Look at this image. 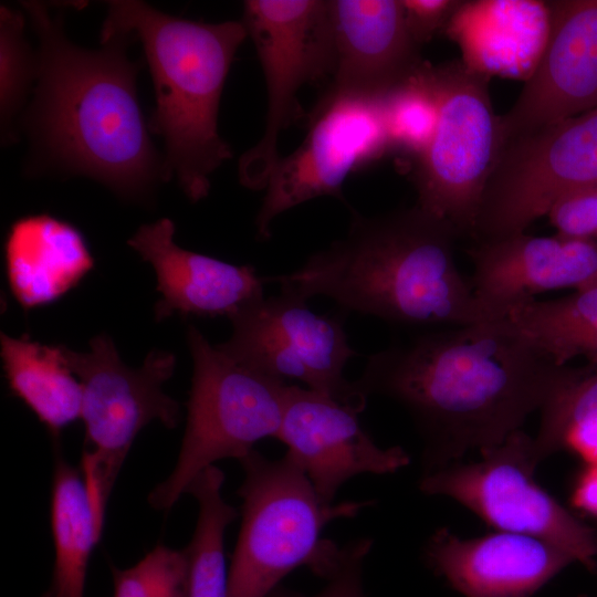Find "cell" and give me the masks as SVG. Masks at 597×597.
Masks as SVG:
<instances>
[{
    "label": "cell",
    "mask_w": 597,
    "mask_h": 597,
    "mask_svg": "<svg viewBox=\"0 0 597 597\" xmlns=\"http://www.w3.org/2000/svg\"><path fill=\"white\" fill-rule=\"evenodd\" d=\"M577 369L504 317L419 331L371 354L353 389L406 408L423 437L428 473L521 430Z\"/></svg>",
    "instance_id": "1"
},
{
    "label": "cell",
    "mask_w": 597,
    "mask_h": 597,
    "mask_svg": "<svg viewBox=\"0 0 597 597\" xmlns=\"http://www.w3.org/2000/svg\"><path fill=\"white\" fill-rule=\"evenodd\" d=\"M22 7L36 33V86L25 123L51 164L90 177L124 198H139L163 179L127 56L130 35L101 34V48L71 42L45 4Z\"/></svg>",
    "instance_id": "2"
},
{
    "label": "cell",
    "mask_w": 597,
    "mask_h": 597,
    "mask_svg": "<svg viewBox=\"0 0 597 597\" xmlns=\"http://www.w3.org/2000/svg\"><path fill=\"white\" fill-rule=\"evenodd\" d=\"M460 235L418 205L374 217L355 213L345 238L266 281L306 301L324 295L342 311L418 331L489 321L455 264Z\"/></svg>",
    "instance_id": "3"
},
{
    "label": "cell",
    "mask_w": 597,
    "mask_h": 597,
    "mask_svg": "<svg viewBox=\"0 0 597 597\" xmlns=\"http://www.w3.org/2000/svg\"><path fill=\"white\" fill-rule=\"evenodd\" d=\"M102 34L138 40L155 92L149 130L163 138V177H175L191 201L206 198L211 175L232 157L218 130L220 97L247 39L242 21L177 18L137 0L108 2Z\"/></svg>",
    "instance_id": "4"
},
{
    "label": "cell",
    "mask_w": 597,
    "mask_h": 597,
    "mask_svg": "<svg viewBox=\"0 0 597 597\" xmlns=\"http://www.w3.org/2000/svg\"><path fill=\"white\" fill-rule=\"evenodd\" d=\"M244 478L241 527L229 569V597H266L293 569L327 579L344 546L321 537L333 520L352 517L366 502L326 504L286 452L269 459L255 449L239 460Z\"/></svg>",
    "instance_id": "5"
},
{
    "label": "cell",
    "mask_w": 597,
    "mask_h": 597,
    "mask_svg": "<svg viewBox=\"0 0 597 597\" xmlns=\"http://www.w3.org/2000/svg\"><path fill=\"white\" fill-rule=\"evenodd\" d=\"M193 373L187 426L177 463L148 503L168 511L192 480L222 459L245 457L264 438H276L287 386L230 358L195 327L188 328Z\"/></svg>",
    "instance_id": "6"
},
{
    "label": "cell",
    "mask_w": 597,
    "mask_h": 597,
    "mask_svg": "<svg viewBox=\"0 0 597 597\" xmlns=\"http://www.w3.org/2000/svg\"><path fill=\"white\" fill-rule=\"evenodd\" d=\"M436 105L431 138L417 157V205L471 235L484 187L502 148L489 81L465 62H423L418 71Z\"/></svg>",
    "instance_id": "7"
},
{
    "label": "cell",
    "mask_w": 597,
    "mask_h": 597,
    "mask_svg": "<svg viewBox=\"0 0 597 597\" xmlns=\"http://www.w3.org/2000/svg\"><path fill=\"white\" fill-rule=\"evenodd\" d=\"M62 350L82 386L83 478L103 522L107 499L138 432L154 419L167 428L178 425L179 404L163 390L176 358L168 352L151 350L139 368H130L105 334L91 339L88 352L64 346Z\"/></svg>",
    "instance_id": "8"
},
{
    "label": "cell",
    "mask_w": 597,
    "mask_h": 597,
    "mask_svg": "<svg viewBox=\"0 0 597 597\" xmlns=\"http://www.w3.org/2000/svg\"><path fill=\"white\" fill-rule=\"evenodd\" d=\"M481 460L423 473L420 490L453 499L498 531L537 537L597 574V528L568 511L535 479L533 437L522 430L483 449Z\"/></svg>",
    "instance_id": "9"
},
{
    "label": "cell",
    "mask_w": 597,
    "mask_h": 597,
    "mask_svg": "<svg viewBox=\"0 0 597 597\" xmlns=\"http://www.w3.org/2000/svg\"><path fill=\"white\" fill-rule=\"evenodd\" d=\"M597 186V107L503 144L481 198L475 242L525 232L563 197Z\"/></svg>",
    "instance_id": "10"
},
{
    "label": "cell",
    "mask_w": 597,
    "mask_h": 597,
    "mask_svg": "<svg viewBox=\"0 0 597 597\" xmlns=\"http://www.w3.org/2000/svg\"><path fill=\"white\" fill-rule=\"evenodd\" d=\"M242 22L264 73L268 112L262 137L240 157L238 175L241 185L260 190L281 158L282 132L302 114L298 91L332 76L329 0H248Z\"/></svg>",
    "instance_id": "11"
},
{
    "label": "cell",
    "mask_w": 597,
    "mask_h": 597,
    "mask_svg": "<svg viewBox=\"0 0 597 597\" xmlns=\"http://www.w3.org/2000/svg\"><path fill=\"white\" fill-rule=\"evenodd\" d=\"M286 291L261 297L232 315V334L216 345L233 360L266 376L296 379L345 404L366 402L344 376L357 355L344 329V314H316Z\"/></svg>",
    "instance_id": "12"
},
{
    "label": "cell",
    "mask_w": 597,
    "mask_h": 597,
    "mask_svg": "<svg viewBox=\"0 0 597 597\" xmlns=\"http://www.w3.org/2000/svg\"><path fill=\"white\" fill-rule=\"evenodd\" d=\"M388 149L380 98L324 96L312 112L300 147L273 169L255 218L261 240L271 237L274 219L321 196L344 200L342 186L354 170Z\"/></svg>",
    "instance_id": "13"
},
{
    "label": "cell",
    "mask_w": 597,
    "mask_h": 597,
    "mask_svg": "<svg viewBox=\"0 0 597 597\" xmlns=\"http://www.w3.org/2000/svg\"><path fill=\"white\" fill-rule=\"evenodd\" d=\"M542 52L513 106L500 116L502 146L597 107V0L549 1Z\"/></svg>",
    "instance_id": "14"
},
{
    "label": "cell",
    "mask_w": 597,
    "mask_h": 597,
    "mask_svg": "<svg viewBox=\"0 0 597 597\" xmlns=\"http://www.w3.org/2000/svg\"><path fill=\"white\" fill-rule=\"evenodd\" d=\"M365 406L287 386L275 439L286 446V453L326 504H334L336 493L349 479L364 473H394L410 462L401 447L381 448L375 443L359 421Z\"/></svg>",
    "instance_id": "15"
},
{
    "label": "cell",
    "mask_w": 597,
    "mask_h": 597,
    "mask_svg": "<svg viewBox=\"0 0 597 597\" xmlns=\"http://www.w3.org/2000/svg\"><path fill=\"white\" fill-rule=\"evenodd\" d=\"M473 294L491 320L543 292L597 281V239L525 232L475 242L468 251Z\"/></svg>",
    "instance_id": "16"
},
{
    "label": "cell",
    "mask_w": 597,
    "mask_h": 597,
    "mask_svg": "<svg viewBox=\"0 0 597 597\" xmlns=\"http://www.w3.org/2000/svg\"><path fill=\"white\" fill-rule=\"evenodd\" d=\"M332 82L324 96L383 98L422 65L401 0H329Z\"/></svg>",
    "instance_id": "17"
},
{
    "label": "cell",
    "mask_w": 597,
    "mask_h": 597,
    "mask_svg": "<svg viewBox=\"0 0 597 597\" xmlns=\"http://www.w3.org/2000/svg\"><path fill=\"white\" fill-rule=\"evenodd\" d=\"M426 558L464 597H532L575 559L564 549L530 535L496 531L462 538L439 528Z\"/></svg>",
    "instance_id": "18"
},
{
    "label": "cell",
    "mask_w": 597,
    "mask_h": 597,
    "mask_svg": "<svg viewBox=\"0 0 597 597\" xmlns=\"http://www.w3.org/2000/svg\"><path fill=\"white\" fill-rule=\"evenodd\" d=\"M174 234V222L163 218L140 226L128 240V245L155 270L161 293L155 305L158 322L174 314L230 318L264 296V280L254 268L182 249Z\"/></svg>",
    "instance_id": "19"
},
{
    "label": "cell",
    "mask_w": 597,
    "mask_h": 597,
    "mask_svg": "<svg viewBox=\"0 0 597 597\" xmlns=\"http://www.w3.org/2000/svg\"><path fill=\"white\" fill-rule=\"evenodd\" d=\"M4 259L11 292L23 308L61 298L94 266L80 230L44 213L22 217L12 223Z\"/></svg>",
    "instance_id": "20"
},
{
    "label": "cell",
    "mask_w": 597,
    "mask_h": 597,
    "mask_svg": "<svg viewBox=\"0 0 597 597\" xmlns=\"http://www.w3.org/2000/svg\"><path fill=\"white\" fill-rule=\"evenodd\" d=\"M1 358L9 387L46 426L57 433L81 418L83 391L67 365L62 346H49L1 334Z\"/></svg>",
    "instance_id": "21"
},
{
    "label": "cell",
    "mask_w": 597,
    "mask_h": 597,
    "mask_svg": "<svg viewBox=\"0 0 597 597\" xmlns=\"http://www.w3.org/2000/svg\"><path fill=\"white\" fill-rule=\"evenodd\" d=\"M51 527L55 562L51 585L42 597H84L90 555L103 525L85 479L61 458L53 475Z\"/></svg>",
    "instance_id": "22"
},
{
    "label": "cell",
    "mask_w": 597,
    "mask_h": 597,
    "mask_svg": "<svg viewBox=\"0 0 597 597\" xmlns=\"http://www.w3.org/2000/svg\"><path fill=\"white\" fill-rule=\"evenodd\" d=\"M506 317L559 365L584 356L597 367V281L562 298L523 302Z\"/></svg>",
    "instance_id": "23"
},
{
    "label": "cell",
    "mask_w": 597,
    "mask_h": 597,
    "mask_svg": "<svg viewBox=\"0 0 597 597\" xmlns=\"http://www.w3.org/2000/svg\"><path fill=\"white\" fill-rule=\"evenodd\" d=\"M223 472L216 465L201 471L186 493L198 502V520L189 545L188 597H229V572L224 557V533L238 516L221 494Z\"/></svg>",
    "instance_id": "24"
},
{
    "label": "cell",
    "mask_w": 597,
    "mask_h": 597,
    "mask_svg": "<svg viewBox=\"0 0 597 597\" xmlns=\"http://www.w3.org/2000/svg\"><path fill=\"white\" fill-rule=\"evenodd\" d=\"M534 454L541 463L565 450L597 463V367L578 368L542 409Z\"/></svg>",
    "instance_id": "25"
},
{
    "label": "cell",
    "mask_w": 597,
    "mask_h": 597,
    "mask_svg": "<svg viewBox=\"0 0 597 597\" xmlns=\"http://www.w3.org/2000/svg\"><path fill=\"white\" fill-rule=\"evenodd\" d=\"M24 25L23 13L0 7V119L4 140L12 138L14 121L36 78V55Z\"/></svg>",
    "instance_id": "26"
},
{
    "label": "cell",
    "mask_w": 597,
    "mask_h": 597,
    "mask_svg": "<svg viewBox=\"0 0 597 597\" xmlns=\"http://www.w3.org/2000/svg\"><path fill=\"white\" fill-rule=\"evenodd\" d=\"M418 71L380 98L388 148L416 158L427 147L436 124V105Z\"/></svg>",
    "instance_id": "27"
},
{
    "label": "cell",
    "mask_w": 597,
    "mask_h": 597,
    "mask_svg": "<svg viewBox=\"0 0 597 597\" xmlns=\"http://www.w3.org/2000/svg\"><path fill=\"white\" fill-rule=\"evenodd\" d=\"M114 597H188L185 549L158 545L137 564L113 567Z\"/></svg>",
    "instance_id": "28"
},
{
    "label": "cell",
    "mask_w": 597,
    "mask_h": 597,
    "mask_svg": "<svg viewBox=\"0 0 597 597\" xmlns=\"http://www.w3.org/2000/svg\"><path fill=\"white\" fill-rule=\"evenodd\" d=\"M547 217L562 237L597 239V186L572 192L558 200Z\"/></svg>",
    "instance_id": "29"
},
{
    "label": "cell",
    "mask_w": 597,
    "mask_h": 597,
    "mask_svg": "<svg viewBox=\"0 0 597 597\" xmlns=\"http://www.w3.org/2000/svg\"><path fill=\"white\" fill-rule=\"evenodd\" d=\"M371 544L370 538H360L345 545L337 570L326 579L320 593L307 596L279 586L266 597H364L362 568Z\"/></svg>",
    "instance_id": "30"
},
{
    "label": "cell",
    "mask_w": 597,
    "mask_h": 597,
    "mask_svg": "<svg viewBox=\"0 0 597 597\" xmlns=\"http://www.w3.org/2000/svg\"><path fill=\"white\" fill-rule=\"evenodd\" d=\"M407 25L422 45L448 25L463 2L458 0H401Z\"/></svg>",
    "instance_id": "31"
},
{
    "label": "cell",
    "mask_w": 597,
    "mask_h": 597,
    "mask_svg": "<svg viewBox=\"0 0 597 597\" xmlns=\"http://www.w3.org/2000/svg\"><path fill=\"white\" fill-rule=\"evenodd\" d=\"M569 499L574 509L597 517V463H585L576 473Z\"/></svg>",
    "instance_id": "32"
},
{
    "label": "cell",
    "mask_w": 597,
    "mask_h": 597,
    "mask_svg": "<svg viewBox=\"0 0 597 597\" xmlns=\"http://www.w3.org/2000/svg\"><path fill=\"white\" fill-rule=\"evenodd\" d=\"M578 597H597V594L596 595H580Z\"/></svg>",
    "instance_id": "33"
}]
</instances>
